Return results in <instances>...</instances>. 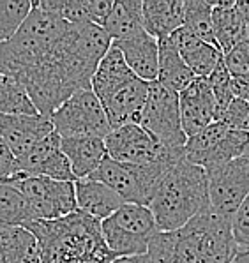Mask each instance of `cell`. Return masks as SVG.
I'll return each mask as SVG.
<instances>
[{"label":"cell","instance_id":"6da1fadb","mask_svg":"<svg viewBox=\"0 0 249 263\" xmlns=\"http://www.w3.org/2000/svg\"><path fill=\"white\" fill-rule=\"evenodd\" d=\"M41 249V263H113L117 260L104 244L101 222L76 212L55 221L27 224Z\"/></svg>","mask_w":249,"mask_h":263},{"label":"cell","instance_id":"7a4b0ae2","mask_svg":"<svg viewBox=\"0 0 249 263\" xmlns=\"http://www.w3.org/2000/svg\"><path fill=\"white\" fill-rule=\"evenodd\" d=\"M205 170L184 159L164 170L148 201L159 232H175L208 207Z\"/></svg>","mask_w":249,"mask_h":263},{"label":"cell","instance_id":"3957f363","mask_svg":"<svg viewBox=\"0 0 249 263\" xmlns=\"http://www.w3.org/2000/svg\"><path fill=\"white\" fill-rule=\"evenodd\" d=\"M69 23L32 2V11L9 41L0 44V74L22 82L32 67L43 62L66 34Z\"/></svg>","mask_w":249,"mask_h":263},{"label":"cell","instance_id":"277c9868","mask_svg":"<svg viewBox=\"0 0 249 263\" xmlns=\"http://www.w3.org/2000/svg\"><path fill=\"white\" fill-rule=\"evenodd\" d=\"M111 43L106 30L95 23L69 25L48 57L74 92L92 90V78Z\"/></svg>","mask_w":249,"mask_h":263},{"label":"cell","instance_id":"5b68a950","mask_svg":"<svg viewBox=\"0 0 249 263\" xmlns=\"http://www.w3.org/2000/svg\"><path fill=\"white\" fill-rule=\"evenodd\" d=\"M104 244L117 258L147 254L148 244L159 233L154 214L145 205L124 203L108 219L101 221Z\"/></svg>","mask_w":249,"mask_h":263},{"label":"cell","instance_id":"8992f818","mask_svg":"<svg viewBox=\"0 0 249 263\" xmlns=\"http://www.w3.org/2000/svg\"><path fill=\"white\" fill-rule=\"evenodd\" d=\"M2 182L13 185L25 196L34 221L62 219L78 210L74 182H60L22 172H14Z\"/></svg>","mask_w":249,"mask_h":263},{"label":"cell","instance_id":"52a82bcc","mask_svg":"<svg viewBox=\"0 0 249 263\" xmlns=\"http://www.w3.org/2000/svg\"><path fill=\"white\" fill-rule=\"evenodd\" d=\"M140 125L150 133L166 151L184 154L187 136L180 122L179 94L159 82L148 85V96L142 111Z\"/></svg>","mask_w":249,"mask_h":263},{"label":"cell","instance_id":"ba28073f","mask_svg":"<svg viewBox=\"0 0 249 263\" xmlns=\"http://www.w3.org/2000/svg\"><path fill=\"white\" fill-rule=\"evenodd\" d=\"M249 133L228 127L221 120L212 122L198 135L187 138L184 157L203 170H212L246 156Z\"/></svg>","mask_w":249,"mask_h":263},{"label":"cell","instance_id":"9c48e42d","mask_svg":"<svg viewBox=\"0 0 249 263\" xmlns=\"http://www.w3.org/2000/svg\"><path fill=\"white\" fill-rule=\"evenodd\" d=\"M168 166L171 164L159 163L148 164V166H136V164L119 163L111 157H106L88 179L101 182L110 189H113L124 200V203L148 207L156 184Z\"/></svg>","mask_w":249,"mask_h":263},{"label":"cell","instance_id":"30bf717a","mask_svg":"<svg viewBox=\"0 0 249 263\" xmlns=\"http://www.w3.org/2000/svg\"><path fill=\"white\" fill-rule=\"evenodd\" d=\"M50 120L60 138L94 136L104 140L111 131L101 101L92 90L74 92Z\"/></svg>","mask_w":249,"mask_h":263},{"label":"cell","instance_id":"8fae6325","mask_svg":"<svg viewBox=\"0 0 249 263\" xmlns=\"http://www.w3.org/2000/svg\"><path fill=\"white\" fill-rule=\"evenodd\" d=\"M108 157L113 161L136 166L148 164H174L184 159V154L170 152L159 143L150 133H147L140 124H129L111 129L104 138Z\"/></svg>","mask_w":249,"mask_h":263},{"label":"cell","instance_id":"7c38bea8","mask_svg":"<svg viewBox=\"0 0 249 263\" xmlns=\"http://www.w3.org/2000/svg\"><path fill=\"white\" fill-rule=\"evenodd\" d=\"M208 203L221 216L232 219L249 196V157L242 156L223 166L205 170Z\"/></svg>","mask_w":249,"mask_h":263},{"label":"cell","instance_id":"4fadbf2b","mask_svg":"<svg viewBox=\"0 0 249 263\" xmlns=\"http://www.w3.org/2000/svg\"><path fill=\"white\" fill-rule=\"evenodd\" d=\"M198 232L200 263H232L239 244L232 232V219L221 216L208 205L189 221Z\"/></svg>","mask_w":249,"mask_h":263},{"label":"cell","instance_id":"5bb4252c","mask_svg":"<svg viewBox=\"0 0 249 263\" xmlns=\"http://www.w3.org/2000/svg\"><path fill=\"white\" fill-rule=\"evenodd\" d=\"M22 83L25 85L27 94L37 113L48 119L74 94L57 66L48 57L23 76Z\"/></svg>","mask_w":249,"mask_h":263},{"label":"cell","instance_id":"9a60e30c","mask_svg":"<svg viewBox=\"0 0 249 263\" xmlns=\"http://www.w3.org/2000/svg\"><path fill=\"white\" fill-rule=\"evenodd\" d=\"M16 172L60 182H76L69 161L60 147V136L55 131L16 161Z\"/></svg>","mask_w":249,"mask_h":263},{"label":"cell","instance_id":"2e32d148","mask_svg":"<svg viewBox=\"0 0 249 263\" xmlns=\"http://www.w3.org/2000/svg\"><path fill=\"white\" fill-rule=\"evenodd\" d=\"M180 122L187 138L198 135L218 120V108L207 78H195L189 87L179 94Z\"/></svg>","mask_w":249,"mask_h":263},{"label":"cell","instance_id":"e0dca14e","mask_svg":"<svg viewBox=\"0 0 249 263\" xmlns=\"http://www.w3.org/2000/svg\"><path fill=\"white\" fill-rule=\"evenodd\" d=\"M55 129L48 117L43 115H0V136L6 141L14 159L29 154Z\"/></svg>","mask_w":249,"mask_h":263},{"label":"cell","instance_id":"ac0fdd59","mask_svg":"<svg viewBox=\"0 0 249 263\" xmlns=\"http://www.w3.org/2000/svg\"><path fill=\"white\" fill-rule=\"evenodd\" d=\"M150 263H200V240L196 228L187 222L175 232H159L147 249Z\"/></svg>","mask_w":249,"mask_h":263},{"label":"cell","instance_id":"d6986e66","mask_svg":"<svg viewBox=\"0 0 249 263\" xmlns=\"http://www.w3.org/2000/svg\"><path fill=\"white\" fill-rule=\"evenodd\" d=\"M122 53L129 69L147 83L158 82L159 72V41L147 32L131 39L111 43Z\"/></svg>","mask_w":249,"mask_h":263},{"label":"cell","instance_id":"ffe728a7","mask_svg":"<svg viewBox=\"0 0 249 263\" xmlns=\"http://www.w3.org/2000/svg\"><path fill=\"white\" fill-rule=\"evenodd\" d=\"M148 85L150 83L136 78L103 104L111 129L129 124H140L148 96Z\"/></svg>","mask_w":249,"mask_h":263},{"label":"cell","instance_id":"44dd1931","mask_svg":"<svg viewBox=\"0 0 249 263\" xmlns=\"http://www.w3.org/2000/svg\"><path fill=\"white\" fill-rule=\"evenodd\" d=\"M212 25L216 44L223 55L234 50L237 44L246 41L249 35V23L234 0L212 2Z\"/></svg>","mask_w":249,"mask_h":263},{"label":"cell","instance_id":"7402d4cb","mask_svg":"<svg viewBox=\"0 0 249 263\" xmlns=\"http://www.w3.org/2000/svg\"><path fill=\"white\" fill-rule=\"evenodd\" d=\"M171 41L175 43L180 57L196 78H208L212 71L218 67V64L223 60V53L218 46L198 39L184 27H180L171 35Z\"/></svg>","mask_w":249,"mask_h":263},{"label":"cell","instance_id":"603a6c76","mask_svg":"<svg viewBox=\"0 0 249 263\" xmlns=\"http://www.w3.org/2000/svg\"><path fill=\"white\" fill-rule=\"evenodd\" d=\"M136 78L138 76L129 69L122 53L111 44V48L103 57L98 69H95L94 78H92V92L98 96L101 104H104L111 96H115Z\"/></svg>","mask_w":249,"mask_h":263},{"label":"cell","instance_id":"cb8c5ba5","mask_svg":"<svg viewBox=\"0 0 249 263\" xmlns=\"http://www.w3.org/2000/svg\"><path fill=\"white\" fill-rule=\"evenodd\" d=\"M60 147L69 161L76 180L88 179L108 157L104 140L94 138V136L60 138Z\"/></svg>","mask_w":249,"mask_h":263},{"label":"cell","instance_id":"d4e9b609","mask_svg":"<svg viewBox=\"0 0 249 263\" xmlns=\"http://www.w3.org/2000/svg\"><path fill=\"white\" fill-rule=\"evenodd\" d=\"M74 193H76V205L78 210L87 216L94 217L95 221H104L113 212L124 205V200L119 196L113 189L108 185L95 182L90 179L76 180L74 182Z\"/></svg>","mask_w":249,"mask_h":263},{"label":"cell","instance_id":"484cf974","mask_svg":"<svg viewBox=\"0 0 249 263\" xmlns=\"http://www.w3.org/2000/svg\"><path fill=\"white\" fill-rule=\"evenodd\" d=\"M184 23V0H145L143 27L152 37H171Z\"/></svg>","mask_w":249,"mask_h":263},{"label":"cell","instance_id":"4316f807","mask_svg":"<svg viewBox=\"0 0 249 263\" xmlns=\"http://www.w3.org/2000/svg\"><path fill=\"white\" fill-rule=\"evenodd\" d=\"M0 263H41L39 242L29 228H0Z\"/></svg>","mask_w":249,"mask_h":263},{"label":"cell","instance_id":"83f0119b","mask_svg":"<svg viewBox=\"0 0 249 263\" xmlns=\"http://www.w3.org/2000/svg\"><path fill=\"white\" fill-rule=\"evenodd\" d=\"M103 28L111 41H124L145 32L143 27L142 0H113L111 13L108 14Z\"/></svg>","mask_w":249,"mask_h":263},{"label":"cell","instance_id":"f1b7e54d","mask_svg":"<svg viewBox=\"0 0 249 263\" xmlns=\"http://www.w3.org/2000/svg\"><path fill=\"white\" fill-rule=\"evenodd\" d=\"M196 76L187 67L184 59L180 57L177 50L175 43L171 37L159 39V72H158V82L168 87L170 90L180 92L186 87H189Z\"/></svg>","mask_w":249,"mask_h":263},{"label":"cell","instance_id":"f546056e","mask_svg":"<svg viewBox=\"0 0 249 263\" xmlns=\"http://www.w3.org/2000/svg\"><path fill=\"white\" fill-rule=\"evenodd\" d=\"M34 221L29 201L13 185L0 182V228L27 226Z\"/></svg>","mask_w":249,"mask_h":263},{"label":"cell","instance_id":"4dcf8cb0","mask_svg":"<svg viewBox=\"0 0 249 263\" xmlns=\"http://www.w3.org/2000/svg\"><path fill=\"white\" fill-rule=\"evenodd\" d=\"M182 27L202 41L218 46L212 25V2L208 0H184Z\"/></svg>","mask_w":249,"mask_h":263},{"label":"cell","instance_id":"1f68e13d","mask_svg":"<svg viewBox=\"0 0 249 263\" xmlns=\"http://www.w3.org/2000/svg\"><path fill=\"white\" fill-rule=\"evenodd\" d=\"M0 115H37L22 82L0 74Z\"/></svg>","mask_w":249,"mask_h":263},{"label":"cell","instance_id":"d6a6232c","mask_svg":"<svg viewBox=\"0 0 249 263\" xmlns=\"http://www.w3.org/2000/svg\"><path fill=\"white\" fill-rule=\"evenodd\" d=\"M32 11L30 0H0V44L9 41Z\"/></svg>","mask_w":249,"mask_h":263},{"label":"cell","instance_id":"836d02e7","mask_svg":"<svg viewBox=\"0 0 249 263\" xmlns=\"http://www.w3.org/2000/svg\"><path fill=\"white\" fill-rule=\"evenodd\" d=\"M208 85L212 88V94L216 99V108H218V120L223 117V113L228 110V106L232 104V101L235 99L234 94V76L230 74V71L224 66V60H221L218 64L212 74L208 76Z\"/></svg>","mask_w":249,"mask_h":263},{"label":"cell","instance_id":"e575fe53","mask_svg":"<svg viewBox=\"0 0 249 263\" xmlns=\"http://www.w3.org/2000/svg\"><path fill=\"white\" fill-rule=\"evenodd\" d=\"M223 60L234 78H249V35L246 41L237 44L234 50L223 55Z\"/></svg>","mask_w":249,"mask_h":263},{"label":"cell","instance_id":"d590c367","mask_svg":"<svg viewBox=\"0 0 249 263\" xmlns=\"http://www.w3.org/2000/svg\"><path fill=\"white\" fill-rule=\"evenodd\" d=\"M221 122L226 124L228 127L237 129V131L249 133V104L242 99L232 101V104L228 106V110L223 113Z\"/></svg>","mask_w":249,"mask_h":263},{"label":"cell","instance_id":"8d00e7d4","mask_svg":"<svg viewBox=\"0 0 249 263\" xmlns=\"http://www.w3.org/2000/svg\"><path fill=\"white\" fill-rule=\"evenodd\" d=\"M232 232L239 248H249V196L240 203L232 217Z\"/></svg>","mask_w":249,"mask_h":263},{"label":"cell","instance_id":"74e56055","mask_svg":"<svg viewBox=\"0 0 249 263\" xmlns=\"http://www.w3.org/2000/svg\"><path fill=\"white\" fill-rule=\"evenodd\" d=\"M83 2H85L88 20H90L92 23H95V25L103 27L108 14L111 13L113 0H83Z\"/></svg>","mask_w":249,"mask_h":263},{"label":"cell","instance_id":"f35d334b","mask_svg":"<svg viewBox=\"0 0 249 263\" xmlns=\"http://www.w3.org/2000/svg\"><path fill=\"white\" fill-rule=\"evenodd\" d=\"M16 172V159L13 152L9 151V147L6 145V141L0 136V182L6 180L7 177H11Z\"/></svg>","mask_w":249,"mask_h":263},{"label":"cell","instance_id":"ab89813d","mask_svg":"<svg viewBox=\"0 0 249 263\" xmlns=\"http://www.w3.org/2000/svg\"><path fill=\"white\" fill-rule=\"evenodd\" d=\"M234 94L249 104V78H234Z\"/></svg>","mask_w":249,"mask_h":263},{"label":"cell","instance_id":"60d3db41","mask_svg":"<svg viewBox=\"0 0 249 263\" xmlns=\"http://www.w3.org/2000/svg\"><path fill=\"white\" fill-rule=\"evenodd\" d=\"M232 263H249V248H239Z\"/></svg>","mask_w":249,"mask_h":263},{"label":"cell","instance_id":"b9f144b4","mask_svg":"<svg viewBox=\"0 0 249 263\" xmlns=\"http://www.w3.org/2000/svg\"><path fill=\"white\" fill-rule=\"evenodd\" d=\"M113 263H150L147 258V254L143 256H132V258H117Z\"/></svg>","mask_w":249,"mask_h":263},{"label":"cell","instance_id":"7bdbcfd3","mask_svg":"<svg viewBox=\"0 0 249 263\" xmlns=\"http://www.w3.org/2000/svg\"><path fill=\"white\" fill-rule=\"evenodd\" d=\"M237 7L240 9V13L244 14L246 22L249 23V0H244V2H237Z\"/></svg>","mask_w":249,"mask_h":263},{"label":"cell","instance_id":"ee69618b","mask_svg":"<svg viewBox=\"0 0 249 263\" xmlns=\"http://www.w3.org/2000/svg\"><path fill=\"white\" fill-rule=\"evenodd\" d=\"M246 156L249 157V147H247V152H246Z\"/></svg>","mask_w":249,"mask_h":263}]
</instances>
